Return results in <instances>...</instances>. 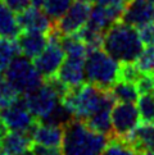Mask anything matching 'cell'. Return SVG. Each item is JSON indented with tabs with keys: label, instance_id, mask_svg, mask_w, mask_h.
<instances>
[{
	"label": "cell",
	"instance_id": "cell-38",
	"mask_svg": "<svg viewBox=\"0 0 154 155\" xmlns=\"http://www.w3.org/2000/svg\"><path fill=\"white\" fill-rule=\"evenodd\" d=\"M137 155H154V151H150V150H144V151H139Z\"/></svg>",
	"mask_w": 154,
	"mask_h": 155
},
{
	"label": "cell",
	"instance_id": "cell-25",
	"mask_svg": "<svg viewBox=\"0 0 154 155\" xmlns=\"http://www.w3.org/2000/svg\"><path fill=\"white\" fill-rule=\"evenodd\" d=\"M19 97L21 94L17 91V88L5 78L4 74H0V109L9 107Z\"/></svg>",
	"mask_w": 154,
	"mask_h": 155
},
{
	"label": "cell",
	"instance_id": "cell-17",
	"mask_svg": "<svg viewBox=\"0 0 154 155\" xmlns=\"http://www.w3.org/2000/svg\"><path fill=\"white\" fill-rule=\"evenodd\" d=\"M15 40L19 46L21 55L28 59H35L45 49L48 35L38 31H22Z\"/></svg>",
	"mask_w": 154,
	"mask_h": 155
},
{
	"label": "cell",
	"instance_id": "cell-5",
	"mask_svg": "<svg viewBox=\"0 0 154 155\" xmlns=\"http://www.w3.org/2000/svg\"><path fill=\"white\" fill-rule=\"evenodd\" d=\"M4 77L12 84L21 95L36 90L44 84V77L35 67L31 59L18 55L8 69L4 72Z\"/></svg>",
	"mask_w": 154,
	"mask_h": 155
},
{
	"label": "cell",
	"instance_id": "cell-28",
	"mask_svg": "<svg viewBox=\"0 0 154 155\" xmlns=\"http://www.w3.org/2000/svg\"><path fill=\"white\" fill-rule=\"evenodd\" d=\"M135 63L141 72H154V45L142 49Z\"/></svg>",
	"mask_w": 154,
	"mask_h": 155
},
{
	"label": "cell",
	"instance_id": "cell-14",
	"mask_svg": "<svg viewBox=\"0 0 154 155\" xmlns=\"http://www.w3.org/2000/svg\"><path fill=\"white\" fill-rule=\"evenodd\" d=\"M114 104H116L114 97L112 96V94L108 90L102 105L85 120L87 123V126L91 127L92 130L100 132V134H105L108 136L111 134H113V130H112V109L114 107Z\"/></svg>",
	"mask_w": 154,
	"mask_h": 155
},
{
	"label": "cell",
	"instance_id": "cell-21",
	"mask_svg": "<svg viewBox=\"0 0 154 155\" xmlns=\"http://www.w3.org/2000/svg\"><path fill=\"white\" fill-rule=\"evenodd\" d=\"M18 55H21V51L15 38L0 37V74H4Z\"/></svg>",
	"mask_w": 154,
	"mask_h": 155
},
{
	"label": "cell",
	"instance_id": "cell-31",
	"mask_svg": "<svg viewBox=\"0 0 154 155\" xmlns=\"http://www.w3.org/2000/svg\"><path fill=\"white\" fill-rule=\"evenodd\" d=\"M137 31H139V36L144 45H154V21L140 26Z\"/></svg>",
	"mask_w": 154,
	"mask_h": 155
},
{
	"label": "cell",
	"instance_id": "cell-18",
	"mask_svg": "<svg viewBox=\"0 0 154 155\" xmlns=\"http://www.w3.org/2000/svg\"><path fill=\"white\" fill-rule=\"evenodd\" d=\"M122 140L127 141L136 150V153L144 150L154 151V123L142 122Z\"/></svg>",
	"mask_w": 154,
	"mask_h": 155
},
{
	"label": "cell",
	"instance_id": "cell-33",
	"mask_svg": "<svg viewBox=\"0 0 154 155\" xmlns=\"http://www.w3.org/2000/svg\"><path fill=\"white\" fill-rule=\"evenodd\" d=\"M3 2L7 4L12 10H14L15 13L22 12L23 9L28 8L31 5L30 0H3Z\"/></svg>",
	"mask_w": 154,
	"mask_h": 155
},
{
	"label": "cell",
	"instance_id": "cell-24",
	"mask_svg": "<svg viewBox=\"0 0 154 155\" xmlns=\"http://www.w3.org/2000/svg\"><path fill=\"white\" fill-rule=\"evenodd\" d=\"M72 0H44L42 9L54 23L60 19L69 9Z\"/></svg>",
	"mask_w": 154,
	"mask_h": 155
},
{
	"label": "cell",
	"instance_id": "cell-13",
	"mask_svg": "<svg viewBox=\"0 0 154 155\" xmlns=\"http://www.w3.org/2000/svg\"><path fill=\"white\" fill-rule=\"evenodd\" d=\"M57 77L69 88L85 84V58L67 57L60 65Z\"/></svg>",
	"mask_w": 154,
	"mask_h": 155
},
{
	"label": "cell",
	"instance_id": "cell-40",
	"mask_svg": "<svg viewBox=\"0 0 154 155\" xmlns=\"http://www.w3.org/2000/svg\"><path fill=\"white\" fill-rule=\"evenodd\" d=\"M81 2H89V3H91V2H94V0H81Z\"/></svg>",
	"mask_w": 154,
	"mask_h": 155
},
{
	"label": "cell",
	"instance_id": "cell-26",
	"mask_svg": "<svg viewBox=\"0 0 154 155\" xmlns=\"http://www.w3.org/2000/svg\"><path fill=\"white\" fill-rule=\"evenodd\" d=\"M140 120L144 123H154V96L153 94H144L137 99Z\"/></svg>",
	"mask_w": 154,
	"mask_h": 155
},
{
	"label": "cell",
	"instance_id": "cell-10",
	"mask_svg": "<svg viewBox=\"0 0 154 155\" xmlns=\"http://www.w3.org/2000/svg\"><path fill=\"white\" fill-rule=\"evenodd\" d=\"M92 5L89 2L76 0L60 19L55 22V28L60 35H75L85 27L90 18Z\"/></svg>",
	"mask_w": 154,
	"mask_h": 155
},
{
	"label": "cell",
	"instance_id": "cell-36",
	"mask_svg": "<svg viewBox=\"0 0 154 155\" xmlns=\"http://www.w3.org/2000/svg\"><path fill=\"white\" fill-rule=\"evenodd\" d=\"M30 3H31L32 7L42 8V5H44V0H30Z\"/></svg>",
	"mask_w": 154,
	"mask_h": 155
},
{
	"label": "cell",
	"instance_id": "cell-37",
	"mask_svg": "<svg viewBox=\"0 0 154 155\" xmlns=\"http://www.w3.org/2000/svg\"><path fill=\"white\" fill-rule=\"evenodd\" d=\"M17 155H34V151H32V149H28V150H25V151H22Z\"/></svg>",
	"mask_w": 154,
	"mask_h": 155
},
{
	"label": "cell",
	"instance_id": "cell-23",
	"mask_svg": "<svg viewBox=\"0 0 154 155\" xmlns=\"http://www.w3.org/2000/svg\"><path fill=\"white\" fill-rule=\"evenodd\" d=\"M60 44L67 57H77V58H86L87 46L77 35H62Z\"/></svg>",
	"mask_w": 154,
	"mask_h": 155
},
{
	"label": "cell",
	"instance_id": "cell-2",
	"mask_svg": "<svg viewBox=\"0 0 154 155\" xmlns=\"http://www.w3.org/2000/svg\"><path fill=\"white\" fill-rule=\"evenodd\" d=\"M141 38L136 27L117 21L104 32L102 48L119 63L135 62L142 51Z\"/></svg>",
	"mask_w": 154,
	"mask_h": 155
},
{
	"label": "cell",
	"instance_id": "cell-22",
	"mask_svg": "<svg viewBox=\"0 0 154 155\" xmlns=\"http://www.w3.org/2000/svg\"><path fill=\"white\" fill-rule=\"evenodd\" d=\"M109 92L112 94L116 101H122V103H135L137 101L140 95L135 84L123 80H118L111 87Z\"/></svg>",
	"mask_w": 154,
	"mask_h": 155
},
{
	"label": "cell",
	"instance_id": "cell-15",
	"mask_svg": "<svg viewBox=\"0 0 154 155\" xmlns=\"http://www.w3.org/2000/svg\"><path fill=\"white\" fill-rule=\"evenodd\" d=\"M64 127L48 122H37L31 131V137L34 143L44 146L60 147L63 142Z\"/></svg>",
	"mask_w": 154,
	"mask_h": 155
},
{
	"label": "cell",
	"instance_id": "cell-30",
	"mask_svg": "<svg viewBox=\"0 0 154 155\" xmlns=\"http://www.w3.org/2000/svg\"><path fill=\"white\" fill-rule=\"evenodd\" d=\"M136 87L140 95L154 92V72H141L136 81Z\"/></svg>",
	"mask_w": 154,
	"mask_h": 155
},
{
	"label": "cell",
	"instance_id": "cell-11",
	"mask_svg": "<svg viewBox=\"0 0 154 155\" xmlns=\"http://www.w3.org/2000/svg\"><path fill=\"white\" fill-rule=\"evenodd\" d=\"M17 21L22 31H38L48 35L55 27V23L48 17L45 12H42L41 8L32 5L17 13Z\"/></svg>",
	"mask_w": 154,
	"mask_h": 155
},
{
	"label": "cell",
	"instance_id": "cell-19",
	"mask_svg": "<svg viewBox=\"0 0 154 155\" xmlns=\"http://www.w3.org/2000/svg\"><path fill=\"white\" fill-rule=\"evenodd\" d=\"M32 145H34V140L30 132L25 131H7L0 142V146L10 155H17L25 150L32 149Z\"/></svg>",
	"mask_w": 154,
	"mask_h": 155
},
{
	"label": "cell",
	"instance_id": "cell-16",
	"mask_svg": "<svg viewBox=\"0 0 154 155\" xmlns=\"http://www.w3.org/2000/svg\"><path fill=\"white\" fill-rule=\"evenodd\" d=\"M122 13L123 10L119 8L95 4L91 8L90 18L87 21V25L100 32H105L113 23L121 19Z\"/></svg>",
	"mask_w": 154,
	"mask_h": 155
},
{
	"label": "cell",
	"instance_id": "cell-39",
	"mask_svg": "<svg viewBox=\"0 0 154 155\" xmlns=\"http://www.w3.org/2000/svg\"><path fill=\"white\" fill-rule=\"evenodd\" d=\"M0 155H10V154H9V153H7V151H5L4 149L2 147V146H0Z\"/></svg>",
	"mask_w": 154,
	"mask_h": 155
},
{
	"label": "cell",
	"instance_id": "cell-9",
	"mask_svg": "<svg viewBox=\"0 0 154 155\" xmlns=\"http://www.w3.org/2000/svg\"><path fill=\"white\" fill-rule=\"evenodd\" d=\"M140 124V114L134 103L117 101L112 109V130L116 137L125 138Z\"/></svg>",
	"mask_w": 154,
	"mask_h": 155
},
{
	"label": "cell",
	"instance_id": "cell-41",
	"mask_svg": "<svg viewBox=\"0 0 154 155\" xmlns=\"http://www.w3.org/2000/svg\"><path fill=\"white\" fill-rule=\"evenodd\" d=\"M152 2H153V3H154V0H152Z\"/></svg>",
	"mask_w": 154,
	"mask_h": 155
},
{
	"label": "cell",
	"instance_id": "cell-34",
	"mask_svg": "<svg viewBox=\"0 0 154 155\" xmlns=\"http://www.w3.org/2000/svg\"><path fill=\"white\" fill-rule=\"evenodd\" d=\"M96 4H102V5H108V7H114V8H119L125 10L126 5H127L129 0H94Z\"/></svg>",
	"mask_w": 154,
	"mask_h": 155
},
{
	"label": "cell",
	"instance_id": "cell-29",
	"mask_svg": "<svg viewBox=\"0 0 154 155\" xmlns=\"http://www.w3.org/2000/svg\"><path fill=\"white\" fill-rule=\"evenodd\" d=\"M140 74H141V71L139 69V67L136 65L135 62H125V63H121L119 80H123V81L136 84V81L140 77Z\"/></svg>",
	"mask_w": 154,
	"mask_h": 155
},
{
	"label": "cell",
	"instance_id": "cell-3",
	"mask_svg": "<svg viewBox=\"0 0 154 155\" xmlns=\"http://www.w3.org/2000/svg\"><path fill=\"white\" fill-rule=\"evenodd\" d=\"M121 63L112 58L103 48L87 50L85 58L86 81L102 90H111L119 80Z\"/></svg>",
	"mask_w": 154,
	"mask_h": 155
},
{
	"label": "cell",
	"instance_id": "cell-4",
	"mask_svg": "<svg viewBox=\"0 0 154 155\" xmlns=\"http://www.w3.org/2000/svg\"><path fill=\"white\" fill-rule=\"evenodd\" d=\"M107 91L108 90H102L90 82H85L77 87L69 88L60 103L73 118L86 120L102 105Z\"/></svg>",
	"mask_w": 154,
	"mask_h": 155
},
{
	"label": "cell",
	"instance_id": "cell-1",
	"mask_svg": "<svg viewBox=\"0 0 154 155\" xmlns=\"http://www.w3.org/2000/svg\"><path fill=\"white\" fill-rule=\"evenodd\" d=\"M63 127V155H102L109 142L108 135L92 130L85 120L72 118Z\"/></svg>",
	"mask_w": 154,
	"mask_h": 155
},
{
	"label": "cell",
	"instance_id": "cell-6",
	"mask_svg": "<svg viewBox=\"0 0 154 155\" xmlns=\"http://www.w3.org/2000/svg\"><path fill=\"white\" fill-rule=\"evenodd\" d=\"M60 37L62 35L54 27L48 34V44L45 49L34 59L35 67L44 77V80L55 77L65 59V53L60 44Z\"/></svg>",
	"mask_w": 154,
	"mask_h": 155
},
{
	"label": "cell",
	"instance_id": "cell-35",
	"mask_svg": "<svg viewBox=\"0 0 154 155\" xmlns=\"http://www.w3.org/2000/svg\"><path fill=\"white\" fill-rule=\"evenodd\" d=\"M7 127H5L4 124H3V122L0 120V142H2V140H3V137H4V135L7 134Z\"/></svg>",
	"mask_w": 154,
	"mask_h": 155
},
{
	"label": "cell",
	"instance_id": "cell-7",
	"mask_svg": "<svg viewBox=\"0 0 154 155\" xmlns=\"http://www.w3.org/2000/svg\"><path fill=\"white\" fill-rule=\"evenodd\" d=\"M23 100L30 112L38 122H45L60 104L59 94L45 81L40 87L23 95Z\"/></svg>",
	"mask_w": 154,
	"mask_h": 155
},
{
	"label": "cell",
	"instance_id": "cell-20",
	"mask_svg": "<svg viewBox=\"0 0 154 155\" xmlns=\"http://www.w3.org/2000/svg\"><path fill=\"white\" fill-rule=\"evenodd\" d=\"M22 28L17 21L15 12L12 10L3 0H0V37L17 38Z\"/></svg>",
	"mask_w": 154,
	"mask_h": 155
},
{
	"label": "cell",
	"instance_id": "cell-12",
	"mask_svg": "<svg viewBox=\"0 0 154 155\" xmlns=\"http://www.w3.org/2000/svg\"><path fill=\"white\" fill-rule=\"evenodd\" d=\"M121 21L139 28L154 21V3L152 0H129Z\"/></svg>",
	"mask_w": 154,
	"mask_h": 155
},
{
	"label": "cell",
	"instance_id": "cell-32",
	"mask_svg": "<svg viewBox=\"0 0 154 155\" xmlns=\"http://www.w3.org/2000/svg\"><path fill=\"white\" fill-rule=\"evenodd\" d=\"M32 151H34V155H63L60 147L44 146V145H37V143L32 145Z\"/></svg>",
	"mask_w": 154,
	"mask_h": 155
},
{
	"label": "cell",
	"instance_id": "cell-8",
	"mask_svg": "<svg viewBox=\"0 0 154 155\" xmlns=\"http://www.w3.org/2000/svg\"><path fill=\"white\" fill-rule=\"evenodd\" d=\"M0 120L8 131H25L30 132V135L38 122L28 110L23 97H19L7 108L0 109Z\"/></svg>",
	"mask_w": 154,
	"mask_h": 155
},
{
	"label": "cell",
	"instance_id": "cell-27",
	"mask_svg": "<svg viewBox=\"0 0 154 155\" xmlns=\"http://www.w3.org/2000/svg\"><path fill=\"white\" fill-rule=\"evenodd\" d=\"M102 155H137V153L127 141L116 137L113 140H109Z\"/></svg>",
	"mask_w": 154,
	"mask_h": 155
}]
</instances>
